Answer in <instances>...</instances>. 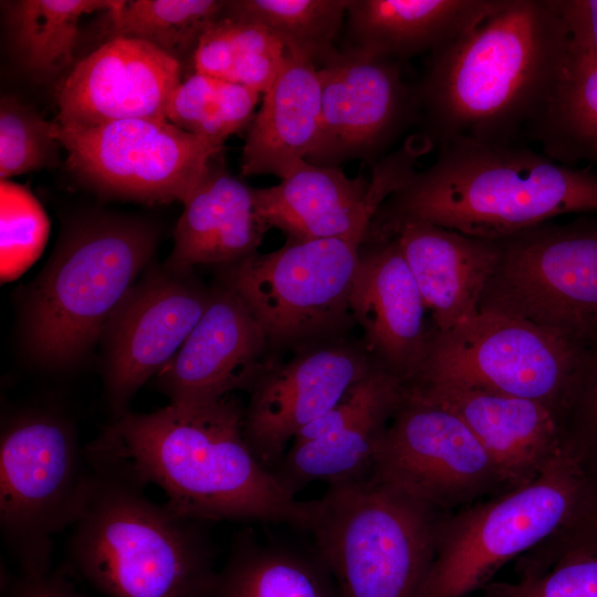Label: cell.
<instances>
[{"mask_svg": "<svg viewBox=\"0 0 597 597\" xmlns=\"http://www.w3.org/2000/svg\"><path fill=\"white\" fill-rule=\"evenodd\" d=\"M232 395L117 416L87 449L163 490L180 515L208 522L284 523L308 531L314 500L286 492L250 448Z\"/></svg>", "mask_w": 597, "mask_h": 597, "instance_id": "6da1fadb", "label": "cell"}, {"mask_svg": "<svg viewBox=\"0 0 597 597\" xmlns=\"http://www.w3.org/2000/svg\"><path fill=\"white\" fill-rule=\"evenodd\" d=\"M568 44L557 0H505L431 53L416 84L422 135L440 148L519 143L543 112Z\"/></svg>", "mask_w": 597, "mask_h": 597, "instance_id": "7a4b0ae2", "label": "cell"}, {"mask_svg": "<svg viewBox=\"0 0 597 597\" xmlns=\"http://www.w3.org/2000/svg\"><path fill=\"white\" fill-rule=\"evenodd\" d=\"M597 212V172L519 143H458L415 171L378 209L367 239L427 222L467 235L503 239L568 213Z\"/></svg>", "mask_w": 597, "mask_h": 597, "instance_id": "3957f363", "label": "cell"}, {"mask_svg": "<svg viewBox=\"0 0 597 597\" xmlns=\"http://www.w3.org/2000/svg\"><path fill=\"white\" fill-rule=\"evenodd\" d=\"M86 452L93 475L69 542L76 570L108 597H209L207 523L155 503L122 464Z\"/></svg>", "mask_w": 597, "mask_h": 597, "instance_id": "277c9868", "label": "cell"}, {"mask_svg": "<svg viewBox=\"0 0 597 597\" xmlns=\"http://www.w3.org/2000/svg\"><path fill=\"white\" fill-rule=\"evenodd\" d=\"M157 243L155 228L136 218L98 213L70 223L29 291L23 334L31 355L62 367L86 353Z\"/></svg>", "mask_w": 597, "mask_h": 597, "instance_id": "5b68a950", "label": "cell"}, {"mask_svg": "<svg viewBox=\"0 0 597 597\" xmlns=\"http://www.w3.org/2000/svg\"><path fill=\"white\" fill-rule=\"evenodd\" d=\"M442 516L370 473L329 484L308 532L339 597H417Z\"/></svg>", "mask_w": 597, "mask_h": 597, "instance_id": "8992f818", "label": "cell"}, {"mask_svg": "<svg viewBox=\"0 0 597 597\" xmlns=\"http://www.w3.org/2000/svg\"><path fill=\"white\" fill-rule=\"evenodd\" d=\"M591 479L564 448L530 483L443 515L417 597H468L483 589L504 564L573 521Z\"/></svg>", "mask_w": 597, "mask_h": 597, "instance_id": "52a82bcc", "label": "cell"}, {"mask_svg": "<svg viewBox=\"0 0 597 597\" xmlns=\"http://www.w3.org/2000/svg\"><path fill=\"white\" fill-rule=\"evenodd\" d=\"M92 475L86 449L60 413L27 411L2 429L1 532L24 575L48 574L54 536L76 521Z\"/></svg>", "mask_w": 597, "mask_h": 597, "instance_id": "ba28073f", "label": "cell"}, {"mask_svg": "<svg viewBox=\"0 0 597 597\" xmlns=\"http://www.w3.org/2000/svg\"><path fill=\"white\" fill-rule=\"evenodd\" d=\"M588 349L532 323L479 312L433 331L426 357L406 386H457L538 401L562 426Z\"/></svg>", "mask_w": 597, "mask_h": 597, "instance_id": "9c48e42d", "label": "cell"}, {"mask_svg": "<svg viewBox=\"0 0 597 597\" xmlns=\"http://www.w3.org/2000/svg\"><path fill=\"white\" fill-rule=\"evenodd\" d=\"M479 312L519 318L590 348L597 343V221L543 223L503 239Z\"/></svg>", "mask_w": 597, "mask_h": 597, "instance_id": "30bf717a", "label": "cell"}, {"mask_svg": "<svg viewBox=\"0 0 597 597\" xmlns=\"http://www.w3.org/2000/svg\"><path fill=\"white\" fill-rule=\"evenodd\" d=\"M362 245L343 238L286 240L222 266V283L245 304L271 349L300 350L342 338L354 322L349 296Z\"/></svg>", "mask_w": 597, "mask_h": 597, "instance_id": "8fae6325", "label": "cell"}, {"mask_svg": "<svg viewBox=\"0 0 597 597\" xmlns=\"http://www.w3.org/2000/svg\"><path fill=\"white\" fill-rule=\"evenodd\" d=\"M55 135L69 170L108 197L148 205H182L220 157L223 143L196 136L167 118L142 117Z\"/></svg>", "mask_w": 597, "mask_h": 597, "instance_id": "7c38bea8", "label": "cell"}, {"mask_svg": "<svg viewBox=\"0 0 597 597\" xmlns=\"http://www.w3.org/2000/svg\"><path fill=\"white\" fill-rule=\"evenodd\" d=\"M371 474L443 515L511 490L457 413L406 387Z\"/></svg>", "mask_w": 597, "mask_h": 597, "instance_id": "4fadbf2b", "label": "cell"}, {"mask_svg": "<svg viewBox=\"0 0 597 597\" xmlns=\"http://www.w3.org/2000/svg\"><path fill=\"white\" fill-rule=\"evenodd\" d=\"M318 74L321 121L310 164L376 160L419 118L416 85L406 82L401 61L353 45L323 62Z\"/></svg>", "mask_w": 597, "mask_h": 597, "instance_id": "5bb4252c", "label": "cell"}, {"mask_svg": "<svg viewBox=\"0 0 597 597\" xmlns=\"http://www.w3.org/2000/svg\"><path fill=\"white\" fill-rule=\"evenodd\" d=\"M211 289L189 271L149 270L126 294L103 334L105 388L118 416L136 391L174 358L203 315Z\"/></svg>", "mask_w": 597, "mask_h": 597, "instance_id": "9a60e30c", "label": "cell"}, {"mask_svg": "<svg viewBox=\"0 0 597 597\" xmlns=\"http://www.w3.org/2000/svg\"><path fill=\"white\" fill-rule=\"evenodd\" d=\"M377 363L363 343L343 338L271 360L250 388L243 431L258 460L272 473L295 437L336 406Z\"/></svg>", "mask_w": 597, "mask_h": 597, "instance_id": "2e32d148", "label": "cell"}, {"mask_svg": "<svg viewBox=\"0 0 597 597\" xmlns=\"http://www.w3.org/2000/svg\"><path fill=\"white\" fill-rule=\"evenodd\" d=\"M404 392L402 379L376 364L295 437L273 471L276 480L295 496L314 481L333 484L369 475Z\"/></svg>", "mask_w": 597, "mask_h": 597, "instance_id": "e0dca14e", "label": "cell"}, {"mask_svg": "<svg viewBox=\"0 0 597 597\" xmlns=\"http://www.w3.org/2000/svg\"><path fill=\"white\" fill-rule=\"evenodd\" d=\"M181 63L133 38H109L75 64L56 92L62 128H91L123 119L166 118Z\"/></svg>", "mask_w": 597, "mask_h": 597, "instance_id": "ac0fdd59", "label": "cell"}, {"mask_svg": "<svg viewBox=\"0 0 597 597\" xmlns=\"http://www.w3.org/2000/svg\"><path fill=\"white\" fill-rule=\"evenodd\" d=\"M401 166L383 159L373 167L370 180L349 178L338 167L306 160L281 182L254 189L258 210L269 228L286 240L343 238L364 243L381 205L401 186Z\"/></svg>", "mask_w": 597, "mask_h": 597, "instance_id": "d6986e66", "label": "cell"}, {"mask_svg": "<svg viewBox=\"0 0 597 597\" xmlns=\"http://www.w3.org/2000/svg\"><path fill=\"white\" fill-rule=\"evenodd\" d=\"M269 339L239 295L221 282L174 358L156 376L174 404L208 402L251 388L268 364Z\"/></svg>", "mask_w": 597, "mask_h": 597, "instance_id": "ffe728a7", "label": "cell"}, {"mask_svg": "<svg viewBox=\"0 0 597 597\" xmlns=\"http://www.w3.org/2000/svg\"><path fill=\"white\" fill-rule=\"evenodd\" d=\"M373 359L406 384L422 364L433 327L395 238L365 241L349 296Z\"/></svg>", "mask_w": 597, "mask_h": 597, "instance_id": "44dd1931", "label": "cell"}, {"mask_svg": "<svg viewBox=\"0 0 597 597\" xmlns=\"http://www.w3.org/2000/svg\"><path fill=\"white\" fill-rule=\"evenodd\" d=\"M457 413L500 469L507 486L530 483L564 450L559 417L531 399L457 386H406Z\"/></svg>", "mask_w": 597, "mask_h": 597, "instance_id": "7402d4cb", "label": "cell"}, {"mask_svg": "<svg viewBox=\"0 0 597 597\" xmlns=\"http://www.w3.org/2000/svg\"><path fill=\"white\" fill-rule=\"evenodd\" d=\"M395 238L429 312L434 332L475 316L499 256L498 240L475 238L427 222L399 227Z\"/></svg>", "mask_w": 597, "mask_h": 597, "instance_id": "603a6c76", "label": "cell"}, {"mask_svg": "<svg viewBox=\"0 0 597 597\" xmlns=\"http://www.w3.org/2000/svg\"><path fill=\"white\" fill-rule=\"evenodd\" d=\"M212 163L207 176L184 203L166 265L190 271L198 264L238 262L256 252L270 229L261 217L254 189Z\"/></svg>", "mask_w": 597, "mask_h": 597, "instance_id": "cb8c5ba5", "label": "cell"}, {"mask_svg": "<svg viewBox=\"0 0 597 597\" xmlns=\"http://www.w3.org/2000/svg\"><path fill=\"white\" fill-rule=\"evenodd\" d=\"M322 86L312 59L286 50L263 94L242 149L241 174L284 178L313 151L320 130Z\"/></svg>", "mask_w": 597, "mask_h": 597, "instance_id": "d4e9b609", "label": "cell"}, {"mask_svg": "<svg viewBox=\"0 0 597 597\" xmlns=\"http://www.w3.org/2000/svg\"><path fill=\"white\" fill-rule=\"evenodd\" d=\"M505 0H348L354 46L397 61L449 44Z\"/></svg>", "mask_w": 597, "mask_h": 597, "instance_id": "484cf974", "label": "cell"}, {"mask_svg": "<svg viewBox=\"0 0 597 597\" xmlns=\"http://www.w3.org/2000/svg\"><path fill=\"white\" fill-rule=\"evenodd\" d=\"M209 597H339L335 582L315 549L261 542L238 534Z\"/></svg>", "mask_w": 597, "mask_h": 597, "instance_id": "4316f807", "label": "cell"}, {"mask_svg": "<svg viewBox=\"0 0 597 597\" xmlns=\"http://www.w3.org/2000/svg\"><path fill=\"white\" fill-rule=\"evenodd\" d=\"M528 137L549 158L597 165V56L570 42L551 96Z\"/></svg>", "mask_w": 597, "mask_h": 597, "instance_id": "83f0119b", "label": "cell"}, {"mask_svg": "<svg viewBox=\"0 0 597 597\" xmlns=\"http://www.w3.org/2000/svg\"><path fill=\"white\" fill-rule=\"evenodd\" d=\"M122 0H18L4 2L18 61L31 74L49 77L73 61L81 18L108 12Z\"/></svg>", "mask_w": 597, "mask_h": 597, "instance_id": "f1b7e54d", "label": "cell"}, {"mask_svg": "<svg viewBox=\"0 0 597 597\" xmlns=\"http://www.w3.org/2000/svg\"><path fill=\"white\" fill-rule=\"evenodd\" d=\"M285 45L265 28L220 15L201 35L193 70L264 94L275 81Z\"/></svg>", "mask_w": 597, "mask_h": 597, "instance_id": "f546056e", "label": "cell"}, {"mask_svg": "<svg viewBox=\"0 0 597 597\" xmlns=\"http://www.w3.org/2000/svg\"><path fill=\"white\" fill-rule=\"evenodd\" d=\"M348 0H230L221 15L259 24L276 36L287 51L316 63L337 51V36Z\"/></svg>", "mask_w": 597, "mask_h": 597, "instance_id": "4dcf8cb0", "label": "cell"}, {"mask_svg": "<svg viewBox=\"0 0 597 597\" xmlns=\"http://www.w3.org/2000/svg\"><path fill=\"white\" fill-rule=\"evenodd\" d=\"M224 0H122L107 13L109 36L148 42L180 62L192 54Z\"/></svg>", "mask_w": 597, "mask_h": 597, "instance_id": "1f68e13d", "label": "cell"}, {"mask_svg": "<svg viewBox=\"0 0 597 597\" xmlns=\"http://www.w3.org/2000/svg\"><path fill=\"white\" fill-rule=\"evenodd\" d=\"M260 95L247 86L193 72L172 92L166 118L185 132L224 143L250 127Z\"/></svg>", "mask_w": 597, "mask_h": 597, "instance_id": "d6a6232c", "label": "cell"}, {"mask_svg": "<svg viewBox=\"0 0 597 597\" xmlns=\"http://www.w3.org/2000/svg\"><path fill=\"white\" fill-rule=\"evenodd\" d=\"M514 582L490 583L485 597H597V552L534 548Z\"/></svg>", "mask_w": 597, "mask_h": 597, "instance_id": "836d02e7", "label": "cell"}, {"mask_svg": "<svg viewBox=\"0 0 597 597\" xmlns=\"http://www.w3.org/2000/svg\"><path fill=\"white\" fill-rule=\"evenodd\" d=\"M55 122L13 95L0 101V178L8 180L60 164Z\"/></svg>", "mask_w": 597, "mask_h": 597, "instance_id": "e575fe53", "label": "cell"}, {"mask_svg": "<svg viewBox=\"0 0 597 597\" xmlns=\"http://www.w3.org/2000/svg\"><path fill=\"white\" fill-rule=\"evenodd\" d=\"M50 222L36 198L23 186L0 182V273L2 282L19 277L41 255Z\"/></svg>", "mask_w": 597, "mask_h": 597, "instance_id": "d590c367", "label": "cell"}, {"mask_svg": "<svg viewBox=\"0 0 597 597\" xmlns=\"http://www.w3.org/2000/svg\"><path fill=\"white\" fill-rule=\"evenodd\" d=\"M564 448L590 473H597V343L586 359L563 420Z\"/></svg>", "mask_w": 597, "mask_h": 597, "instance_id": "8d00e7d4", "label": "cell"}, {"mask_svg": "<svg viewBox=\"0 0 597 597\" xmlns=\"http://www.w3.org/2000/svg\"><path fill=\"white\" fill-rule=\"evenodd\" d=\"M537 548L597 552V473L593 474L588 492L573 521Z\"/></svg>", "mask_w": 597, "mask_h": 597, "instance_id": "74e56055", "label": "cell"}, {"mask_svg": "<svg viewBox=\"0 0 597 597\" xmlns=\"http://www.w3.org/2000/svg\"><path fill=\"white\" fill-rule=\"evenodd\" d=\"M569 42L597 56V0H557Z\"/></svg>", "mask_w": 597, "mask_h": 597, "instance_id": "f35d334b", "label": "cell"}, {"mask_svg": "<svg viewBox=\"0 0 597 597\" xmlns=\"http://www.w3.org/2000/svg\"><path fill=\"white\" fill-rule=\"evenodd\" d=\"M12 597H82L64 582L44 575H24L13 590Z\"/></svg>", "mask_w": 597, "mask_h": 597, "instance_id": "ab89813d", "label": "cell"}]
</instances>
